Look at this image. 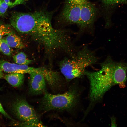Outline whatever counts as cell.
I'll return each instance as SVG.
<instances>
[{"label": "cell", "instance_id": "52a82bcc", "mask_svg": "<svg viewBox=\"0 0 127 127\" xmlns=\"http://www.w3.org/2000/svg\"><path fill=\"white\" fill-rule=\"evenodd\" d=\"M0 67L4 72L8 73H28L33 72H40L42 68H35L28 65H20L12 63L7 61L0 60Z\"/></svg>", "mask_w": 127, "mask_h": 127}, {"label": "cell", "instance_id": "ac0fdd59", "mask_svg": "<svg viewBox=\"0 0 127 127\" xmlns=\"http://www.w3.org/2000/svg\"><path fill=\"white\" fill-rule=\"evenodd\" d=\"M112 127H116V125L115 123V120L114 118H112L111 119Z\"/></svg>", "mask_w": 127, "mask_h": 127}, {"label": "cell", "instance_id": "6da1fadb", "mask_svg": "<svg viewBox=\"0 0 127 127\" xmlns=\"http://www.w3.org/2000/svg\"><path fill=\"white\" fill-rule=\"evenodd\" d=\"M71 57L62 60L60 65L61 73L68 81L84 75L86 68L96 64L98 60L94 52L87 46L77 50Z\"/></svg>", "mask_w": 127, "mask_h": 127}, {"label": "cell", "instance_id": "e0dca14e", "mask_svg": "<svg viewBox=\"0 0 127 127\" xmlns=\"http://www.w3.org/2000/svg\"><path fill=\"white\" fill-rule=\"evenodd\" d=\"M0 112L8 118L12 119V118L8 115L3 109L0 102Z\"/></svg>", "mask_w": 127, "mask_h": 127}, {"label": "cell", "instance_id": "d6986e66", "mask_svg": "<svg viewBox=\"0 0 127 127\" xmlns=\"http://www.w3.org/2000/svg\"><path fill=\"white\" fill-rule=\"evenodd\" d=\"M4 77L3 70L0 67V78H1Z\"/></svg>", "mask_w": 127, "mask_h": 127}, {"label": "cell", "instance_id": "3957f363", "mask_svg": "<svg viewBox=\"0 0 127 127\" xmlns=\"http://www.w3.org/2000/svg\"><path fill=\"white\" fill-rule=\"evenodd\" d=\"M13 109L15 115L23 122V125L28 126H38L42 125L39 123L38 116L33 108L27 101L20 99L14 104Z\"/></svg>", "mask_w": 127, "mask_h": 127}, {"label": "cell", "instance_id": "8992f818", "mask_svg": "<svg viewBox=\"0 0 127 127\" xmlns=\"http://www.w3.org/2000/svg\"><path fill=\"white\" fill-rule=\"evenodd\" d=\"M110 63L114 85L119 84L120 87H124L125 83L127 79V63L115 62L111 57Z\"/></svg>", "mask_w": 127, "mask_h": 127}, {"label": "cell", "instance_id": "ba28073f", "mask_svg": "<svg viewBox=\"0 0 127 127\" xmlns=\"http://www.w3.org/2000/svg\"><path fill=\"white\" fill-rule=\"evenodd\" d=\"M29 89L34 94H40L44 92L46 86V80L41 73L33 72L30 74Z\"/></svg>", "mask_w": 127, "mask_h": 127}, {"label": "cell", "instance_id": "9c48e42d", "mask_svg": "<svg viewBox=\"0 0 127 127\" xmlns=\"http://www.w3.org/2000/svg\"><path fill=\"white\" fill-rule=\"evenodd\" d=\"M24 77V74L18 73H8L4 76L7 82L14 87L21 86L23 82Z\"/></svg>", "mask_w": 127, "mask_h": 127}, {"label": "cell", "instance_id": "8fae6325", "mask_svg": "<svg viewBox=\"0 0 127 127\" xmlns=\"http://www.w3.org/2000/svg\"><path fill=\"white\" fill-rule=\"evenodd\" d=\"M13 60L17 64L23 65H28L31 63L32 60L27 58L24 52H20L13 56Z\"/></svg>", "mask_w": 127, "mask_h": 127}, {"label": "cell", "instance_id": "4fadbf2b", "mask_svg": "<svg viewBox=\"0 0 127 127\" xmlns=\"http://www.w3.org/2000/svg\"><path fill=\"white\" fill-rule=\"evenodd\" d=\"M12 31L10 27L3 24H0V39L4 36L7 35Z\"/></svg>", "mask_w": 127, "mask_h": 127}, {"label": "cell", "instance_id": "5bb4252c", "mask_svg": "<svg viewBox=\"0 0 127 127\" xmlns=\"http://www.w3.org/2000/svg\"><path fill=\"white\" fill-rule=\"evenodd\" d=\"M8 5L9 7H13L16 5L26 3L28 0H4Z\"/></svg>", "mask_w": 127, "mask_h": 127}, {"label": "cell", "instance_id": "277c9868", "mask_svg": "<svg viewBox=\"0 0 127 127\" xmlns=\"http://www.w3.org/2000/svg\"><path fill=\"white\" fill-rule=\"evenodd\" d=\"M84 0H66L60 15V20L64 24L78 25L82 4Z\"/></svg>", "mask_w": 127, "mask_h": 127}, {"label": "cell", "instance_id": "2e32d148", "mask_svg": "<svg viewBox=\"0 0 127 127\" xmlns=\"http://www.w3.org/2000/svg\"><path fill=\"white\" fill-rule=\"evenodd\" d=\"M8 7V4L4 0H0V15H4Z\"/></svg>", "mask_w": 127, "mask_h": 127}, {"label": "cell", "instance_id": "30bf717a", "mask_svg": "<svg viewBox=\"0 0 127 127\" xmlns=\"http://www.w3.org/2000/svg\"><path fill=\"white\" fill-rule=\"evenodd\" d=\"M4 39L11 48L21 49L24 47L20 38L12 31Z\"/></svg>", "mask_w": 127, "mask_h": 127}, {"label": "cell", "instance_id": "7a4b0ae2", "mask_svg": "<svg viewBox=\"0 0 127 127\" xmlns=\"http://www.w3.org/2000/svg\"><path fill=\"white\" fill-rule=\"evenodd\" d=\"M77 96L76 92L73 90L56 95L46 92L42 100L43 108L45 111L69 109L75 104Z\"/></svg>", "mask_w": 127, "mask_h": 127}, {"label": "cell", "instance_id": "5b68a950", "mask_svg": "<svg viewBox=\"0 0 127 127\" xmlns=\"http://www.w3.org/2000/svg\"><path fill=\"white\" fill-rule=\"evenodd\" d=\"M97 14L95 5L88 0H84L81 5L78 25L81 29L91 27L93 24Z\"/></svg>", "mask_w": 127, "mask_h": 127}, {"label": "cell", "instance_id": "7c38bea8", "mask_svg": "<svg viewBox=\"0 0 127 127\" xmlns=\"http://www.w3.org/2000/svg\"><path fill=\"white\" fill-rule=\"evenodd\" d=\"M11 48L4 39H0V52L5 55L9 56L12 52Z\"/></svg>", "mask_w": 127, "mask_h": 127}, {"label": "cell", "instance_id": "9a60e30c", "mask_svg": "<svg viewBox=\"0 0 127 127\" xmlns=\"http://www.w3.org/2000/svg\"><path fill=\"white\" fill-rule=\"evenodd\" d=\"M106 6L112 5L117 4L123 3L127 4V0H101Z\"/></svg>", "mask_w": 127, "mask_h": 127}]
</instances>
